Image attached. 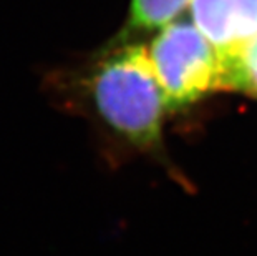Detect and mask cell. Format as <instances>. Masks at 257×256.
I'll list each match as a JSON object with an SVG mask.
<instances>
[{"label": "cell", "instance_id": "cell-1", "mask_svg": "<svg viewBox=\"0 0 257 256\" xmlns=\"http://www.w3.org/2000/svg\"><path fill=\"white\" fill-rule=\"evenodd\" d=\"M80 72L78 89L101 125L140 151L160 148L168 110L145 43L119 35Z\"/></svg>", "mask_w": 257, "mask_h": 256}, {"label": "cell", "instance_id": "cell-5", "mask_svg": "<svg viewBox=\"0 0 257 256\" xmlns=\"http://www.w3.org/2000/svg\"><path fill=\"white\" fill-rule=\"evenodd\" d=\"M224 68V92H239L257 100V37L236 60Z\"/></svg>", "mask_w": 257, "mask_h": 256}, {"label": "cell", "instance_id": "cell-2", "mask_svg": "<svg viewBox=\"0 0 257 256\" xmlns=\"http://www.w3.org/2000/svg\"><path fill=\"white\" fill-rule=\"evenodd\" d=\"M156 32L146 47L168 112L224 92L222 58L193 22L176 19Z\"/></svg>", "mask_w": 257, "mask_h": 256}, {"label": "cell", "instance_id": "cell-3", "mask_svg": "<svg viewBox=\"0 0 257 256\" xmlns=\"http://www.w3.org/2000/svg\"><path fill=\"white\" fill-rule=\"evenodd\" d=\"M191 22L221 55L224 67L257 37V0H191Z\"/></svg>", "mask_w": 257, "mask_h": 256}, {"label": "cell", "instance_id": "cell-4", "mask_svg": "<svg viewBox=\"0 0 257 256\" xmlns=\"http://www.w3.org/2000/svg\"><path fill=\"white\" fill-rule=\"evenodd\" d=\"M191 0H131L126 27L119 35L133 37L140 32H156L188 10Z\"/></svg>", "mask_w": 257, "mask_h": 256}]
</instances>
